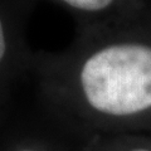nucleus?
I'll return each instance as SVG.
<instances>
[{
	"label": "nucleus",
	"mask_w": 151,
	"mask_h": 151,
	"mask_svg": "<svg viewBox=\"0 0 151 151\" xmlns=\"http://www.w3.org/2000/svg\"><path fill=\"white\" fill-rule=\"evenodd\" d=\"M30 72L48 113L83 141L151 134V24L140 10L81 25L65 50L33 54Z\"/></svg>",
	"instance_id": "1"
},
{
	"label": "nucleus",
	"mask_w": 151,
	"mask_h": 151,
	"mask_svg": "<svg viewBox=\"0 0 151 151\" xmlns=\"http://www.w3.org/2000/svg\"><path fill=\"white\" fill-rule=\"evenodd\" d=\"M33 4V0H0V107L15 79L32 68L34 53L24 32Z\"/></svg>",
	"instance_id": "2"
},
{
	"label": "nucleus",
	"mask_w": 151,
	"mask_h": 151,
	"mask_svg": "<svg viewBox=\"0 0 151 151\" xmlns=\"http://www.w3.org/2000/svg\"><path fill=\"white\" fill-rule=\"evenodd\" d=\"M37 1V0H33ZM77 17L81 25L112 22L136 13L137 0H48Z\"/></svg>",
	"instance_id": "3"
},
{
	"label": "nucleus",
	"mask_w": 151,
	"mask_h": 151,
	"mask_svg": "<svg viewBox=\"0 0 151 151\" xmlns=\"http://www.w3.org/2000/svg\"><path fill=\"white\" fill-rule=\"evenodd\" d=\"M79 151H151V134L93 135Z\"/></svg>",
	"instance_id": "4"
},
{
	"label": "nucleus",
	"mask_w": 151,
	"mask_h": 151,
	"mask_svg": "<svg viewBox=\"0 0 151 151\" xmlns=\"http://www.w3.org/2000/svg\"><path fill=\"white\" fill-rule=\"evenodd\" d=\"M1 151H63L52 141L40 136H23L12 140Z\"/></svg>",
	"instance_id": "5"
}]
</instances>
